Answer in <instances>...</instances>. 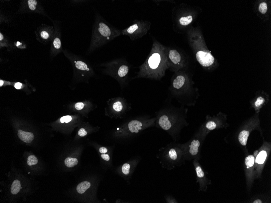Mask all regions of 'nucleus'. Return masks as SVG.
I'll use <instances>...</instances> for the list:
<instances>
[{
	"instance_id": "9",
	"label": "nucleus",
	"mask_w": 271,
	"mask_h": 203,
	"mask_svg": "<svg viewBox=\"0 0 271 203\" xmlns=\"http://www.w3.org/2000/svg\"><path fill=\"white\" fill-rule=\"evenodd\" d=\"M205 140L197 136L192 137L188 142L181 144L185 161L197 159L201 158V149Z\"/></svg>"
},
{
	"instance_id": "17",
	"label": "nucleus",
	"mask_w": 271,
	"mask_h": 203,
	"mask_svg": "<svg viewBox=\"0 0 271 203\" xmlns=\"http://www.w3.org/2000/svg\"><path fill=\"white\" fill-rule=\"evenodd\" d=\"M18 136L20 139L26 143H30L32 142L34 137L33 133L24 131L21 130H18Z\"/></svg>"
},
{
	"instance_id": "6",
	"label": "nucleus",
	"mask_w": 271,
	"mask_h": 203,
	"mask_svg": "<svg viewBox=\"0 0 271 203\" xmlns=\"http://www.w3.org/2000/svg\"><path fill=\"white\" fill-rule=\"evenodd\" d=\"M260 132L261 136L263 133L260 125L259 113H255L253 117L248 119L240 127L237 134V141L245 151L248 152L247 144L250 133L254 130Z\"/></svg>"
},
{
	"instance_id": "7",
	"label": "nucleus",
	"mask_w": 271,
	"mask_h": 203,
	"mask_svg": "<svg viewBox=\"0 0 271 203\" xmlns=\"http://www.w3.org/2000/svg\"><path fill=\"white\" fill-rule=\"evenodd\" d=\"M151 25L149 21L135 20L131 26L121 30V34L128 36L132 41L137 40L147 34Z\"/></svg>"
},
{
	"instance_id": "3",
	"label": "nucleus",
	"mask_w": 271,
	"mask_h": 203,
	"mask_svg": "<svg viewBox=\"0 0 271 203\" xmlns=\"http://www.w3.org/2000/svg\"><path fill=\"white\" fill-rule=\"evenodd\" d=\"M93 31L92 50L102 47L122 35L121 30L109 24L99 14H97Z\"/></svg>"
},
{
	"instance_id": "35",
	"label": "nucleus",
	"mask_w": 271,
	"mask_h": 203,
	"mask_svg": "<svg viewBox=\"0 0 271 203\" xmlns=\"http://www.w3.org/2000/svg\"><path fill=\"white\" fill-rule=\"evenodd\" d=\"M101 158L103 159L106 160V161H109V160H110V157H109V155L107 154H102L101 155Z\"/></svg>"
},
{
	"instance_id": "26",
	"label": "nucleus",
	"mask_w": 271,
	"mask_h": 203,
	"mask_svg": "<svg viewBox=\"0 0 271 203\" xmlns=\"http://www.w3.org/2000/svg\"><path fill=\"white\" fill-rule=\"evenodd\" d=\"M113 109L116 112H121L124 108L123 104L122 102H121V101H117V102L114 103L113 104Z\"/></svg>"
},
{
	"instance_id": "2",
	"label": "nucleus",
	"mask_w": 271,
	"mask_h": 203,
	"mask_svg": "<svg viewBox=\"0 0 271 203\" xmlns=\"http://www.w3.org/2000/svg\"><path fill=\"white\" fill-rule=\"evenodd\" d=\"M157 127L165 131L176 140L184 127L189 123L186 121V113L173 108H166L159 111L156 118Z\"/></svg>"
},
{
	"instance_id": "39",
	"label": "nucleus",
	"mask_w": 271,
	"mask_h": 203,
	"mask_svg": "<svg viewBox=\"0 0 271 203\" xmlns=\"http://www.w3.org/2000/svg\"><path fill=\"white\" fill-rule=\"evenodd\" d=\"M0 37H0V40H2V39H3V36L2 35V34H1V33L0 34Z\"/></svg>"
},
{
	"instance_id": "29",
	"label": "nucleus",
	"mask_w": 271,
	"mask_h": 203,
	"mask_svg": "<svg viewBox=\"0 0 271 203\" xmlns=\"http://www.w3.org/2000/svg\"><path fill=\"white\" fill-rule=\"evenodd\" d=\"M37 3V1L35 0H29L28 1V4H29V8L31 10H35Z\"/></svg>"
},
{
	"instance_id": "27",
	"label": "nucleus",
	"mask_w": 271,
	"mask_h": 203,
	"mask_svg": "<svg viewBox=\"0 0 271 203\" xmlns=\"http://www.w3.org/2000/svg\"><path fill=\"white\" fill-rule=\"evenodd\" d=\"M259 11L262 14H265L267 12L268 10V6L266 3L265 2H263L260 4L259 6Z\"/></svg>"
},
{
	"instance_id": "5",
	"label": "nucleus",
	"mask_w": 271,
	"mask_h": 203,
	"mask_svg": "<svg viewBox=\"0 0 271 203\" xmlns=\"http://www.w3.org/2000/svg\"><path fill=\"white\" fill-rule=\"evenodd\" d=\"M227 115L220 112L216 115L213 117L207 115L203 123L201 125L195 135L205 140L212 131L221 129H227L229 126L227 122Z\"/></svg>"
},
{
	"instance_id": "4",
	"label": "nucleus",
	"mask_w": 271,
	"mask_h": 203,
	"mask_svg": "<svg viewBox=\"0 0 271 203\" xmlns=\"http://www.w3.org/2000/svg\"><path fill=\"white\" fill-rule=\"evenodd\" d=\"M161 166L168 170L185 164V160L181 144L171 142L159 149L157 155Z\"/></svg>"
},
{
	"instance_id": "19",
	"label": "nucleus",
	"mask_w": 271,
	"mask_h": 203,
	"mask_svg": "<svg viewBox=\"0 0 271 203\" xmlns=\"http://www.w3.org/2000/svg\"><path fill=\"white\" fill-rule=\"evenodd\" d=\"M193 16L189 15L186 16H181L178 20V22L181 26H187L191 23L193 22Z\"/></svg>"
},
{
	"instance_id": "37",
	"label": "nucleus",
	"mask_w": 271,
	"mask_h": 203,
	"mask_svg": "<svg viewBox=\"0 0 271 203\" xmlns=\"http://www.w3.org/2000/svg\"><path fill=\"white\" fill-rule=\"evenodd\" d=\"M22 86V84L20 82H17L14 85L15 88L17 89H20Z\"/></svg>"
},
{
	"instance_id": "31",
	"label": "nucleus",
	"mask_w": 271,
	"mask_h": 203,
	"mask_svg": "<svg viewBox=\"0 0 271 203\" xmlns=\"http://www.w3.org/2000/svg\"><path fill=\"white\" fill-rule=\"evenodd\" d=\"M72 118L70 116H66L61 118L60 121L61 123H68L71 121Z\"/></svg>"
},
{
	"instance_id": "36",
	"label": "nucleus",
	"mask_w": 271,
	"mask_h": 203,
	"mask_svg": "<svg viewBox=\"0 0 271 203\" xmlns=\"http://www.w3.org/2000/svg\"><path fill=\"white\" fill-rule=\"evenodd\" d=\"M99 151L101 154H105L107 152L108 150L106 148L101 147L99 149Z\"/></svg>"
},
{
	"instance_id": "20",
	"label": "nucleus",
	"mask_w": 271,
	"mask_h": 203,
	"mask_svg": "<svg viewBox=\"0 0 271 203\" xmlns=\"http://www.w3.org/2000/svg\"><path fill=\"white\" fill-rule=\"evenodd\" d=\"M91 184L89 182H83L79 184L77 187V191L79 193L83 194L86 190L90 187Z\"/></svg>"
},
{
	"instance_id": "33",
	"label": "nucleus",
	"mask_w": 271,
	"mask_h": 203,
	"mask_svg": "<svg viewBox=\"0 0 271 203\" xmlns=\"http://www.w3.org/2000/svg\"><path fill=\"white\" fill-rule=\"evenodd\" d=\"M87 132L86 131L84 128H81V129L79 130L78 132V135L81 136V137H84V136L87 135Z\"/></svg>"
},
{
	"instance_id": "11",
	"label": "nucleus",
	"mask_w": 271,
	"mask_h": 203,
	"mask_svg": "<svg viewBox=\"0 0 271 203\" xmlns=\"http://www.w3.org/2000/svg\"><path fill=\"white\" fill-rule=\"evenodd\" d=\"M244 166L246 188L249 192L256 179L255 157L253 155H248L245 156Z\"/></svg>"
},
{
	"instance_id": "8",
	"label": "nucleus",
	"mask_w": 271,
	"mask_h": 203,
	"mask_svg": "<svg viewBox=\"0 0 271 203\" xmlns=\"http://www.w3.org/2000/svg\"><path fill=\"white\" fill-rule=\"evenodd\" d=\"M271 152V142L266 141H264L259 149L254 152L253 155L255 157L256 179H260L261 178L263 170L269 158Z\"/></svg>"
},
{
	"instance_id": "32",
	"label": "nucleus",
	"mask_w": 271,
	"mask_h": 203,
	"mask_svg": "<svg viewBox=\"0 0 271 203\" xmlns=\"http://www.w3.org/2000/svg\"><path fill=\"white\" fill-rule=\"evenodd\" d=\"M84 104L82 102H78L75 105V108L77 110H80L83 108Z\"/></svg>"
},
{
	"instance_id": "16",
	"label": "nucleus",
	"mask_w": 271,
	"mask_h": 203,
	"mask_svg": "<svg viewBox=\"0 0 271 203\" xmlns=\"http://www.w3.org/2000/svg\"><path fill=\"white\" fill-rule=\"evenodd\" d=\"M155 123H149L144 125L142 121L139 120H134L130 121L128 124V131L132 133H138L140 131L143 129L144 125H153Z\"/></svg>"
},
{
	"instance_id": "28",
	"label": "nucleus",
	"mask_w": 271,
	"mask_h": 203,
	"mask_svg": "<svg viewBox=\"0 0 271 203\" xmlns=\"http://www.w3.org/2000/svg\"><path fill=\"white\" fill-rule=\"evenodd\" d=\"M165 200L166 202L167 203H177L178 201L176 200L173 196L171 195H167L165 196Z\"/></svg>"
},
{
	"instance_id": "12",
	"label": "nucleus",
	"mask_w": 271,
	"mask_h": 203,
	"mask_svg": "<svg viewBox=\"0 0 271 203\" xmlns=\"http://www.w3.org/2000/svg\"><path fill=\"white\" fill-rule=\"evenodd\" d=\"M196 173V183L199 184V191L206 192L208 186L211 185V180L207 177V173L204 171L199 160L194 159L193 161Z\"/></svg>"
},
{
	"instance_id": "25",
	"label": "nucleus",
	"mask_w": 271,
	"mask_h": 203,
	"mask_svg": "<svg viewBox=\"0 0 271 203\" xmlns=\"http://www.w3.org/2000/svg\"><path fill=\"white\" fill-rule=\"evenodd\" d=\"M38 160L35 156L31 155L28 158L27 164L29 166L36 165L38 163Z\"/></svg>"
},
{
	"instance_id": "15",
	"label": "nucleus",
	"mask_w": 271,
	"mask_h": 203,
	"mask_svg": "<svg viewBox=\"0 0 271 203\" xmlns=\"http://www.w3.org/2000/svg\"><path fill=\"white\" fill-rule=\"evenodd\" d=\"M196 58L199 63L204 68L210 67L214 63V57L208 51H197Z\"/></svg>"
},
{
	"instance_id": "1",
	"label": "nucleus",
	"mask_w": 271,
	"mask_h": 203,
	"mask_svg": "<svg viewBox=\"0 0 271 203\" xmlns=\"http://www.w3.org/2000/svg\"><path fill=\"white\" fill-rule=\"evenodd\" d=\"M166 47L153 38L151 50L142 66L137 77L161 80L169 69L166 54Z\"/></svg>"
},
{
	"instance_id": "13",
	"label": "nucleus",
	"mask_w": 271,
	"mask_h": 203,
	"mask_svg": "<svg viewBox=\"0 0 271 203\" xmlns=\"http://www.w3.org/2000/svg\"><path fill=\"white\" fill-rule=\"evenodd\" d=\"M166 54L169 69L175 73L178 72L184 65L181 54L176 49L166 47Z\"/></svg>"
},
{
	"instance_id": "23",
	"label": "nucleus",
	"mask_w": 271,
	"mask_h": 203,
	"mask_svg": "<svg viewBox=\"0 0 271 203\" xmlns=\"http://www.w3.org/2000/svg\"><path fill=\"white\" fill-rule=\"evenodd\" d=\"M75 67L77 69L81 71H89V69L87 65L85 62L81 61H75Z\"/></svg>"
},
{
	"instance_id": "22",
	"label": "nucleus",
	"mask_w": 271,
	"mask_h": 203,
	"mask_svg": "<svg viewBox=\"0 0 271 203\" xmlns=\"http://www.w3.org/2000/svg\"><path fill=\"white\" fill-rule=\"evenodd\" d=\"M64 163L65 165L68 168H72L77 165L78 161L77 159L68 157L65 159Z\"/></svg>"
},
{
	"instance_id": "14",
	"label": "nucleus",
	"mask_w": 271,
	"mask_h": 203,
	"mask_svg": "<svg viewBox=\"0 0 271 203\" xmlns=\"http://www.w3.org/2000/svg\"><path fill=\"white\" fill-rule=\"evenodd\" d=\"M269 95L263 92H259L250 101L251 107L254 109L255 113H259L260 110L269 102Z\"/></svg>"
},
{
	"instance_id": "34",
	"label": "nucleus",
	"mask_w": 271,
	"mask_h": 203,
	"mask_svg": "<svg viewBox=\"0 0 271 203\" xmlns=\"http://www.w3.org/2000/svg\"><path fill=\"white\" fill-rule=\"evenodd\" d=\"M41 36L42 38L44 39H47L49 37V35L47 32L45 31H43L41 32Z\"/></svg>"
},
{
	"instance_id": "38",
	"label": "nucleus",
	"mask_w": 271,
	"mask_h": 203,
	"mask_svg": "<svg viewBox=\"0 0 271 203\" xmlns=\"http://www.w3.org/2000/svg\"><path fill=\"white\" fill-rule=\"evenodd\" d=\"M3 83L4 81L1 80V81H0V86H1V87L2 86V85H3Z\"/></svg>"
},
{
	"instance_id": "10",
	"label": "nucleus",
	"mask_w": 271,
	"mask_h": 203,
	"mask_svg": "<svg viewBox=\"0 0 271 203\" xmlns=\"http://www.w3.org/2000/svg\"><path fill=\"white\" fill-rule=\"evenodd\" d=\"M189 79L187 76L177 72L171 79V93L175 96L182 95L189 90Z\"/></svg>"
},
{
	"instance_id": "24",
	"label": "nucleus",
	"mask_w": 271,
	"mask_h": 203,
	"mask_svg": "<svg viewBox=\"0 0 271 203\" xmlns=\"http://www.w3.org/2000/svg\"><path fill=\"white\" fill-rule=\"evenodd\" d=\"M131 167L130 164L129 163L124 164L121 168L123 173L125 176L128 175L130 173Z\"/></svg>"
},
{
	"instance_id": "30",
	"label": "nucleus",
	"mask_w": 271,
	"mask_h": 203,
	"mask_svg": "<svg viewBox=\"0 0 271 203\" xmlns=\"http://www.w3.org/2000/svg\"><path fill=\"white\" fill-rule=\"evenodd\" d=\"M53 44L56 49H60L61 47V41L59 39L58 37L56 38L53 42Z\"/></svg>"
},
{
	"instance_id": "18",
	"label": "nucleus",
	"mask_w": 271,
	"mask_h": 203,
	"mask_svg": "<svg viewBox=\"0 0 271 203\" xmlns=\"http://www.w3.org/2000/svg\"><path fill=\"white\" fill-rule=\"evenodd\" d=\"M270 199L268 196H255L251 199L249 203H269L270 202Z\"/></svg>"
},
{
	"instance_id": "21",
	"label": "nucleus",
	"mask_w": 271,
	"mask_h": 203,
	"mask_svg": "<svg viewBox=\"0 0 271 203\" xmlns=\"http://www.w3.org/2000/svg\"><path fill=\"white\" fill-rule=\"evenodd\" d=\"M22 189L21 183L18 180H15L12 184L11 191L12 194L16 195L20 191V189Z\"/></svg>"
}]
</instances>
